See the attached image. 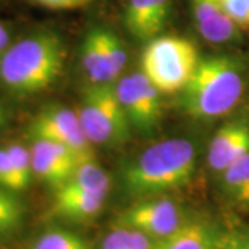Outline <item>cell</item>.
<instances>
[{
    "label": "cell",
    "mask_w": 249,
    "mask_h": 249,
    "mask_svg": "<svg viewBox=\"0 0 249 249\" xmlns=\"http://www.w3.org/2000/svg\"><path fill=\"white\" fill-rule=\"evenodd\" d=\"M14 194L0 186V232L16 230L22 220V205Z\"/></svg>",
    "instance_id": "cell-20"
},
{
    "label": "cell",
    "mask_w": 249,
    "mask_h": 249,
    "mask_svg": "<svg viewBox=\"0 0 249 249\" xmlns=\"http://www.w3.org/2000/svg\"><path fill=\"white\" fill-rule=\"evenodd\" d=\"M245 154H249V121L235 118L213 134L206 158L211 169L222 175L234 160Z\"/></svg>",
    "instance_id": "cell-10"
},
{
    "label": "cell",
    "mask_w": 249,
    "mask_h": 249,
    "mask_svg": "<svg viewBox=\"0 0 249 249\" xmlns=\"http://www.w3.org/2000/svg\"><path fill=\"white\" fill-rule=\"evenodd\" d=\"M31 158L34 175L54 190L61 187L80 165L78 157L68 147L45 139H34Z\"/></svg>",
    "instance_id": "cell-9"
},
{
    "label": "cell",
    "mask_w": 249,
    "mask_h": 249,
    "mask_svg": "<svg viewBox=\"0 0 249 249\" xmlns=\"http://www.w3.org/2000/svg\"><path fill=\"white\" fill-rule=\"evenodd\" d=\"M196 29L206 42L223 45L241 37L240 27L227 16L220 0H191Z\"/></svg>",
    "instance_id": "cell-12"
},
{
    "label": "cell",
    "mask_w": 249,
    "mask_h": 249,
    "mask_svg": "<svg viewBox=\"0 0 249 249\" xmlns=\"http://www.w3.org/2000/svg\"><path fill=\"white\" fill-rule=\"evenodd\" d=\"M106 196L64 184L55 188L53 212L68 220L88 222L101 212L106 204Z\"/></svg>",
    "instance_id": "cell-13"
},
{
    "label": "cell",
    "mask_w": 249,
    "mask_h": 249,
    "mask_svg": "<svg viewBox=\"0 0 249 249\" xmlns=\"http://www.w3.org/2000/svg\"><path fill=\"white\" fill-rule=\"evenodd\" d=\"M34 139H45L64 144L79 160L80 163L94 160V150L80 124L76 111L53 106L42 109L29 126Z\"/></svg>",
    "instance_id": "cell-6"
},
{
    "label": "cell",
    "mask_w": 249,
    "mask_h": 249,
    "mask_svg": "<svg viewBox=\"0 0 249 249\" xmlns=\"http://www.w3.org/2000/svg\"><path fill=\"white\" fill-rule=\"evenodd\" d=\"M6 150L9 152L10 160H11L13 169H14L16 178H17L19 191H22L29 186L32 175H34L31 150H27V147L22 145L21 142H11L6 147Z\"/></svg>",
    "instance_id": "cell-21"
},
{
    "label": "cell",
    "mask_w": 249,
    "mask_h": 249,
    "mask_svg": "<svg viewBox=\"0 0 249 249\" xmlns=\"http://www.w3.org/2000/svg\"><path fill=\"white\" fill-rule=\"evenodd\" d=\"M227 16L240 27L249 31V0H220Z\"/></svg>",
    "instance_id": "cell-23"
},
{
    "label": "cell",
    "mask_w": 249,
    "mask_h": 249,
    "mask_svg": "<svg viewBox=\"0 0 249 249\" xmlns=\"http://www.w3.org/2000/svg\"><path fill=\"white\" fill-rule=\"evenodd\" d=\"M247 240V245H248V248H249V238H245Z\"/></svg>",
    "instance_id": "cell-29"
},
{
    "label": "cell",
    "mask_w": 249,
    "mask_h": 249,
    "mask_svg": "<svg viewBox=\"0 0 249 249\" xmlns=\"http://www.w3.org/2000/svg\"><path fill=\"white\" fill-rule=\"evenodd\" d=\"M172 0H127L124 25L137 40H151L168 22Z\"/></svg>",
    "instance_id": "cell-11"
},
{
    "label": "cell",
    "mask_w": 249,
    "mask_h": 249,
    "mask_svg": "<svg viewBox=\"0 0 249 249\" xmlns=\"http://www.w3.org/2000/svg\"><path fill=\"white\" fill-rule=\"evenodd\" d=\"M196 45L181 36H157L142 55V72L160 94L184 89L199 62Z\"/></svg>",
    "instance_id": "cell-4"
},
{
    "label": "cell",
    "mask_w": 249,
    "mask_h": 249,
    "mask_svg": "<svg viewBox=\"0 0 249 249\" xmlns=\"http://www.w3.org/2000/svg\"><path fill=\"white\" fill-rule=\"evenodd\" d=\"M196 170V148L186 139H169L152 144L124 173L126 190L150 196L184 186Z\"/></svg>",
    "instance_id": "cell-3"
},
{
    "label": "cell",
    "mask_w": 249,
    "mask_h": 249,
    "mask_svg": "<svg viewBox=\"0 0 249 249\" xmlns=\"http://www.w3.org/2000/svg\"><path fill=\"white\" fill-rule=\"evenodd\" d=\"M216 249H249L247 240L238 234H226L222 238H217Z\"/></svg>",
    "instance_id": "cell-26"
},
{
    "label": "cell",
    "mask_w": 249,
    "mask_h": 249,
    "mask_svg": "<svg viewBox=\"0 0 249 249\" xmlns=\"http://www.w3.org/2000/svg\"><path fill=\"white\" fill-rule=\"evenodd\" d=\"M116 96L130 124L140 132H151L160 121V93L142 72L124 76L115 86Z\"/></svg>",
    "instance_id": "cell-8"
},
{
    "label": "cell",
    "mask_w": 249,
    "mask_h": 249,
    "mask_svg": "<svg viewBox=\"0 0 249 249\" xmlns=\"http://www.w3.org/2000/svg\"><path fill=\"white\" fill-rule=\"evenodd\" d=\"M222 176L223 190L232 204L249 208V154L234 160Z\"/></svg>",
    "instance_id": "cell-16"
},
{
    "label": "cell",
    "mask_w": 249,
    "mask_h": 249,
    "mask_svg": "<svg viewBox=\"0 0 249 249\" xmlns=\"http://www.w3.org/2000/svg\"><path fill=\"white\" fill-rule=\"evenodd\" d=\"M216 242L217 238L208 223L190 219L168 237L155 241L154 249H216Z\"/></svg>",
    "instance_id": "cell-14"
},
{
    "label": "cell",
    "mask_w": 249,
    "mask_h": 249,
    "mask_svg": "<svg viewBox=\"0 0 249 249\" xmlns=\"http://www.w3.org/2000/svg\"><path fill=\"white\" fill-rule=\"evenodd\" d=\"M244 90V65L231 55H209L199 60L191 79L180 91V104L188 116L212 121L237 107Z\"/></svg>",
    "instance_id": "cell-2"
},
{
    "label": "cell",
    "mask_w": 249,
    "mask_h": 249,
    "mask_svg": "<svg viewBox=\"0 0 249 249\" xmlns=\"http://www.w3.org/2000/svg\"><path fill=\"white\" fill-rule=\"evenodd\" d=\"M82 65L91 83H112L116 73L108 61L101 40V28L91 29L82 43Z\"/></svg>",
    "instance_id": "cell-15"
},
{
    "label": "cell",
    "mask_w": 249,
    "mask_h": 249,
    "mask_svg": "<svg viewBox=\"0 0 249 249\" xmlns=\"http://www.w3.org/2000/svg\"><path fill=\"white\" fill-rule=\"evenodd\" d=\"M183 214L173 199L152 196L129 206L118 216V227L140 231L154 241L168 237L181 226Z\"/></svg>",
    "instance_id": "cell-7"
},
{
    "label": "cell",
    "mask_w": 249,
    "mask_h": 249,
    "mask_svg": "<svg viewBox=\"0 0 249 249\" xmlns=\"http://www.w3.org/2000/svg\"><path fill=\"white\" fill-rule=\"evenodd\" d=\"M76 112L91 144L119 145L130 136L132 124L111 83H91L83 91Z\"/></svg>",
    "instance_id": "cell-5"
},
{
    "label": "cell",
    "mask_w": 249,
    "mask_h": 249,
    "mask_svg": "<svg viewBox=\"0 0 249 249\" xmlns=\"http://www.w3.org/2000/svg\"><path fill=\"white\" fill-rule=\"evenodd\" d=\"M64 184L73 188H79L83 191L107 196L111 187V180L106 170L100 168L94 160H89L78 165L71 178Z\"/></svg>",
    "instance_id": "cell-17"
},
{
    "label": "cell",
    "mask_w": 249,
    "mask_h": 249,
    "mask_svg": "<svg viewBox=\"0 0 249 249\" xmlns=\"http://www.w3.org/2000/svg\"><path fill=\"white\" fill-rule=\"evenodd\" d=\"M34 1L52 10H75L85 7L91 0H34Z\"/></svg>",
    "instance_id": "cell-25"
},
{
    "label": "cell",
    "mask_w": 249,
    "mask_h": 249,
    "mask_svg": "<svg viewBox=\"0 0 249 249\" xmlns=\"http://www.w3.org/2000/svg\"><path fill=\"white\" fill-rule=\"evenodd\" d=\"M155 241L136 230L118 227L108 232L101 242V249H154Z\"/></svg>",
    "instance_id": "cell-18"
},
{
    "label": "cell",
    "mask_w": 249,
    "mask_h": 249,
    "mask_svg": "<svg viewBox=\"0 0 249 249\" xmlns=\"http://www.w3.org/2000/svg\"><path fill=\"white\" fill-rule=\"evenodd\" d=\"M0 186L7 188L13 193L19 191L17 178H16L9 152L6 148H0Z\"/></svg>",
    "instance_id": "cell-24"
},
{
    "label": "cell",
    "mask_w": 249,
    "mask_h": 249,
    "mask_svg": "<svg viewBox=\"0 0 249 249\" xmlns=\"http://www.w3.org/2000/svg\"><path fill=\"white\" fill-rule=\"evenodd\" d=\"M32 249H89V245L75 232L53 229L43 232Z\"/></svg>",
    "instance_id": "cell-19"
},
{
    "label": "cell",
    "mask_w": 249,
    "mask_h": 249,
    "mask_svg": "<svg viewBox=\"0 0 249 249\" xmlns=\"http://www.w3.org/2000/svg\"><path fill=\"white\" fill-rule=\"evenodd\" d=\"M3 124H4V114H3V109L0 107V127L3 126Z\"/></svg>",
    "instance_id": "cell-28"
},
{
    "label": "cell",
    "mask_w": 249,
    "mask_h": 249,
    "mask_svg": "<svg viewBox=\"0 0 249 249\" xmlns=\"http://www.w3.org/2000/svg\"><path fill=\"white\" fill-rule=\"evenodd\" d=\"M101 40H103L104 50L107 53L108 61L116 73V76H118L124 68L126 61H127V54L124 50V43L121 42V39L114 32L108 31L106 28H101Z\"/></svg>",
    "instance_id": "cell-22"
},
{
    "label": "cell",
    "mask_w": 249,
    "mask_h": 249,
    "mask_svg": "<svg viewBox=\"0 0 249 249\" xmlns=\"http://www.w3.org/2000/svg\"><path fill=\"white\" fill-rule=\"evenodd\" d=\"M67 49L53 32H37L10 46L0 55V80L18 96L42 93L61 76Z\"/></svg>",
    "instance_id": "cell-1"
},
{
    "label": "cell",
    "mask_w": 249,
    "mask_h": 249,
    "mask_svg": "<svg viewBox=\"0 0 249 249\" xmlns=\"http://www.w3.org/2000/svg\"><path fill=\"white\" fill-rule=\"evenodd\" d=\"M9 31H7V28L4 27L1 22H0V55L4 53V50H6V47L9 45Z\"/></svg>",
    "instance_id": "cell-27"
}]
</instances>
